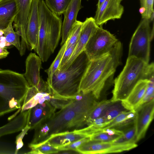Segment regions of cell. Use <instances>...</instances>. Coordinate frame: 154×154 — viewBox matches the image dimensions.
I'll return each instance as SVG.
<instances>
[{"mask_svg":"<svg viewBox=\"0 0 154 154\" xmlns=\"http://www.w3.org/2000/svg\"><path fill=\"white\" fill-rule=\"evenodd\" d=\"M96 99L91 92L83 94L81 100L74 99L67 106L55 112L34 129L29 147L36 148L52 135L79 129L87 125L89 115L97 102Z\"/></svg>","mask_w":154,"mask_h":154,"instance_id":"1","label":"cell"},{"mask_svg":"<svg viewBox=\"0 0 154 154\" xmlns=\"http://www.w3.org/2000/svg\"><path fill=\"white\" fill-rule=\"evenodd\" d=\"M122 45L118 41L107 53L90 61L82 80L80 90L84 94L91 92L98 99L107 81L120 65Z\"/></svg>","mask_w":154,"mask_h":154,"instance_id":"2","label":"cell"},{"mask_svg":"<svg viewBox=\"0 0 154 154\" xmlns=\"http://www.w3.org/2000/svg\"><path fill=\"white\" fill-rule=\"evenodd\" d=\"M90 61L84 51L66 69L57 70L49 86L53 97L75 99L81 93V82Z\"/></svg>","mask_w":154,"mask_h":154,"instance_id":"3","label":"cell"},{"mask_svg":"<svg viewBox=\"0 0 154 154\" xmlns=\"http://www.w3.org/2000/svg\"><path fill=\"white\" fill-rule=\"evenodd\" d=\"M23 74L0 69V116L20 109L30 87Z\"/></svg>","mask_w":154,"mask_h":154,"instance_id":"4","label":"cell"},{"mask_svg":"<svg viewBox=\"0 0 154 154\" xmlns=\"http://www.w3.org/2000/svg\"><path fill=\"white\" fill-rule=\"evenodd\" d=\"M154 71L153 63H147L135 57H128L122 70L114 80L111 101L125 99L140 81L149 80Z\"/></svg>","mask_w":154,"mask_h":154,"instance_id":"5","label":"cell"},{"mask_svg":"<svg viewBox=\"0 0 154 154\" xmlns=\"http://www.w3.org/2000/svg\"><path fill=\"white\" fill-rule=\"evenodd\" d=\"M149 19L141 21L131 38L128 57H133L149 63L150 42L154 35V26L151 27Z\"/></svg>","mask_w":154,"mask_h":154,"instance_id":"6","label":"cell"},{"mask_svg":"<svg viewBox=\"0 0 154 154\" xmlns=\"http://www.w3.org/2000/svg\"><path fill=\"white\" fill-rule=\"evenodd\" d=\"M109 31L99 26L89 39L84 51L90 60L109 52L118 41Z\"/></svg>","mask_w":154,"mask_h":154,"instance_id":"7","label":"cell"},{"mask_svg":"<svg viewBox=\"0 0 154 154\" xmlns=\"http://www.w3.org/2000/svg\"><path fill=\"white\" fill-rule=\"evenodd\" d=\"M137 146L136 143L120 144L90 140L77 147L75 151L86 154L116 153L128 151Z\"/></svg>","mask_w":154,"mask_h":154,"instance_id":"8","label":"cell"},{"mask_svg":"<svg viewBox=\"0 0 154 154\" xmlns=\"http://www.w3.org/2000/svg\"><path fill=\"white\" fill-rule=\"evenodd\" d=\"M135 111L134 123L136 128L135 141L137 143L144 137L153 119L154 99L142 105Z\"/></svg>","mask_w":154,"mask_h":154,"instance_id":"9","label":"cell"},{"mask_svg":"<svg viewBox=\"0 0 154 154\" xmlns=\"http://www.w3.org/2000/svg\"><path fill=\"white\" fill-rule=\"evenodd\" d=\"M15 3L16 14L13 23V27L21 37V47H28L26 31V23L33 0H14Z\"/></svg>","mask_w":154,"mask_h":154,"instance_id":"10","label":"cell"},{"mask_svg":"<svg viewBox=\"0 0 154 154\" xmlns=\"http://www.w3.org/2000/svg\"><path fill=\"white\" fill-rule=\"evenodd\" d=\"M99 27L93 17H87L83 23L79 36L73 53L66 63L57 70L62 71L67 68L83 51L91 36Z\"/></svg>","mask_w":154,"mask_h":154,"instance_id":"11","label":"cell"},{"mask_svg":"<svg viewBox=\"0 0 154 154\" xmlns=\"http://www.w3.org/2000/svg\"><path fill=\"white\" fill-rule=\"evenodd\" d=\"M62 19L48 8L47 14V42L48 54L49 57L57 47L61 36Z\"/></svg>","mask_w":154,"mask_h":154,"instance_id":"12","label":"cell"},{"mask_svg":"<svg viewBox=\"0 0 154 154\" xmlns=\"http://www.w3.org/2000/svg\"><path fill=\"white\" fill-rule=\"evenodd\" d=\"M122 0H106L97 9L94 17L97 24L101 26L109 20L121 18L124 11Z\"/></svg>","mask_w":154,"mask_h":154,"instance_id":"13","label":"cell"},{"mask_svg":"<svg viewBox=\"0 0 154 154\" xmlns=\"http://www.w3.org/2000/svg\"><path fill=\"white\" fill-rule=\"evenodd\" d=\"M40 0H33L27 20L26 36L30 50L35 51L38 45L39 28L38 3Z\"/></svg>","mask_w":154,"mask_h":154,"instance_id":"14","label":"cell"},{"mask_svg":"<svg viewBox=\"0 0 154 154\" xmlns=\"http://www.w3.org/2000/svg\"><path fill=\"white\" fill-rule=\"evenodd\" d=\"M90 136L89 129L87 127L52 135L43 144L47 143L59 150L66 146Z\"/></svg>","mask_w":154,"mask_h":154,"instance_id":"15","label":"cell"},{"mask_svg":"<svg viewBox=\"0 0 154 154\" xmlns=\"http://www.w3.org/2000/svg\"><path fill=\"white\" fill-rule=\"evenodd\" d=\"M48 7L45 1L40 0L38 3L39 28L38 43L35 52L43 62L46 61L49 57L47 49V14Z\"/></svg>","mask_w":154,"mask_h":154,"instance_id":"16","label":"cell"},{"mask_svg":"<svg viewBox=\"0 0 154 154\" xmlns=\"http://www.w3.org/2000/svg\"><path fill=\"white\" fill-rule=\"evenodd\" d=\"M82 0H72L63 14L64 18L62 23L61 36L62 45L66 42L72 28L76 22L79 11L82 8Z\"/></svg>","mask_w":154,"mask_h":154,"instance_id":"17","label":"cell"},{"mask_svg":"<svg viewBox=\"0 0 154 154\" xmlns=\"http://www.w3.org/2000/svg\"><path fill=\"white\" fill-rule=\"evenodd\" d=\"M56 109L47 101L38 103L31 108L28 123L30 129H35L50 118L55 112Z\"/></svg>","mask_w":154,"mask_h":154,"instance_id":"18","label":"cell"},{"mask_svg":"<svg viewBox=\"0 0 154 154\" xmlns=\"http://www.w3.org/2000/svg\"><path fill=\"white\" fill-rule=\"evenodd\" d=\"M42 60L35 53H30L25 61L26 71L23 74L30 86L36 87L40 78V71L42 67Z\"/></svg>","mask_w":154,"mask_h":154,"instance_id":"19","label":"cell"},{"mask_svg":"<svg viewBox=\"0 0 154 154\" xmlns=\"http://www.w3.org/2000/svg\"><path fill=\"white\" fill-rule=\"evenodd\" d=\"M149 82L148 79L140 81L126 98L121 101L125 108L129 111H132L137 108L143 98Z\"/></svg>","mask_w":154,"mask_h":154,"instance_id":"20","label":"cell"},{"mask_svg":"<svg viewBox=\"0 0 154 154\" xmlns=\"http://www.w3.org/2000/svg\"><path fill=\"white\" fill-rule=\"evenodd\" d=\"M31 109L20 112L9 122L0 127V137L21 131L28 124Z\"/></svg>","mask_w":154,"mask_h":154,"instance_id":"21","label":"cell"},{"mask_svg":"<svg viewBox=\"0 0 154 154\" xmlns=\"http://www.w3.org/2000/svg\"><path fill=\"white\" fill-rule=\"evenodd\" d=\"M16 14V6L14 0H3L0 2V30L13 23Z\"/></svg>","mask_w":154,"mask_h":154,"instance_id":"22","label":"cell"},{"mask_svg":"<svg viewBox=\"0 0 154 154\" xmlns=\"http://www.w3.org/2000/svg\"><path fill=\"white\" fill-rule=\"evenodd\" d=\"M128 111L122 105L121 101L112 102L103 111L101 116L107 122L112 120L121 113Z\"/></svg>","mask_w":154,"mask_h":154,"instance_id":"23","label":"cell"},{"mask_svg":"<svg viewBox=\"0 0 154 154\" xmlns=\"http://www.w3.org/2000/svg\"><path fill=\"white\" fill-rule=\"evenodd\" d=\"M72 0H45L48 8L53 13L60 16L63 14Z\"/></svg>","mask_w":154,"mask_h":154,"instance_id":"24","label":"cell"},{"mask_svg":"<svg viewBox=\"0 0 154 154\" xmlns=\"http://www.w3.org/2000/svg\"><path fill=\"white\" fill-rule=\"evenodd\" d=\"M13 23H10L8 26L3 30V34L6 42L10 45H13L19 51L21 42L20 35L14 30Z\"/></svg>","mask_w":154,"mask_h":154,"instance_id":"25","label":"cell"},{"mask_svg":"<svg viewBox=\"0 0 154 154\" xmlns=\"http://www.w3.org/2000/svg\"><path fill=\"white\" fill-rule=\"evenodd\" d=\"M66 42L62 45L56 57L51 65L49 68L45 70L47 73L48 77L47 82L49 86L51 85L53 75L56 70L59 68L62 57L66 49Z\"/></svg>","mask_w":154,"mask_h":154,"instance_id":"26","label":"cell"},{"mask_svg":"<svg viewBox=\"0 0 154 154\" xmlns=\"http://www.w3.org/2000/svg\"><path fill=\"white\" fill-rule=\"evenodd\" d=\"M122 131L123 134L113 142L120 144L136 143L135 141L136 128L134 122Z\"/></svg>","mask_w":154,"mask_h":154,"instance_id":"27","label":"cell"},{"mask_svg":"<svg viewBox=\"0 0 154 154\" xmlns=\"http://www.w3.org/2000/svg\"><path fill=\"white\" fill-rule=\"evenodd\" d=\"M110 100H103L97 102L90 113L87 121L88 125L94 120L100 117L105 109L111 103Z\"/></svg>","mask_w":154,"mask_h":154,"instance_id":"28","label":"cell"},{"mask_svg":"<svg viewBox=\"0 0 154 154\" xmlns=\"http://www.w3.org/2000/svg\"><path fill=\"white\" fill-rule=\"evenodd\" d=\"M83 22L77 20L66 41V49L76 44L80 33Z\"/></svg>","mask_w":154,"mask_h":154,"instance_id":"29","label":"cell"},{"mask_svg":"<svg viewBox=\"0 0 154 154\" xmlns=\"http://www.w3.org/2000/svg\"><path fill=\"white\" fill-rule=\"evenodd\" d=\"M121 136L111 135L104 132L103 129L96 130L90 137V140L103 142H112Z\"/></svg>","mask_w":154,"mask_h":154,"instance_id":"30","label":"cell"},{"mask_svg":"<svg viewBox=\"0 0 154 154\" xmlns=\"http://www.w3.org/2000/svg\"><path fill=\"white\" fill-rule=\"evenodd\" d=\"M149 80L144 95L137 108L154 99V75H152Z\"/></svg>","mask_w":154,"mask_h":154,"instance_id":"31","label":"cell"},{"mask_svg":"<svg viewBox=\"0 0 154 154\" xmlns=\"http://www.w3.org/2000/svg\"><path fill=\"white\" fill-rule=\"evenodd\" d=\"M59 150L47 143H46L37 147L31 149L28 154H52L57 153Z\"/></svg>","mask_w":154,"mask_h":154,"instance_id":"32","label":"cell"},{"mask_svg":"<svg viewBox=\"0 0 154 154\" xmlns=\"http://www.w3.org/2000/svg\"><path fill=\"white\" fill-rule=\"evenodd\" d=\"M74 99L55 98L53 97V96L52 98L48 102L56 109H61L70 103Z\"/></svg>","mask_w":154,"mask_h":154,"instance_id":"33","label":"cell"},{"mask_svg":"<svg viewBox=\"0 0 154 154\" xmlns=\"http://www.w3.org/2000/svg\"><path fill=\"white\" fill-rule=\"evenodd\" d=\"M29 129H30V127L27 124L22 129V131L17 136L15 141L16 147L14 153L15 154H17L19 150L23 146V143L22 140Z\"/></svg>","mask_w":154,"mask_h":154,"instance_id":"34","label":"cell"},{"mask_svg":"<svg viewBox=\"0 0 154 154\" xmlns=\"http://www.w3.org/2000/svg\"><path fill=\"white\" fill-rule=\"evenodd\" d=\"M90 140V137H88L75 141L66 146L59 150V151L64 150H72L75 151L76 148L82 144Z\"/></svg>","mask_w":154,"mask_h":154,"instance_id":"35","label":"cell"},{"mask_svg":"<svg viewBox=\"0 0 154 154\" xmlns=\"http://www.w3.org/2000/svg\"><path fill=\"white\" fill-rule=\"evenodd\" d=\"M76 44L70 46L65 49L62 57L60 66L58 69L63 66L68 61L73 53Z\"/></svg>","mask_w":154,"mask_h":154,"instance_id":"36","label":"cell"},{"mask_svg":"<svg viewBox=\"0 0 154 154\" xmlns=\"http://www.w3.org/2000/svg\"><path fill=\"white\" fill-rule=\"evenodd\" d=\"M38 92H45L49 93L51 95V91L48 83L45 82L40 77L39 82L35 87Z\"/></svg>","mask_w":154,"mask_h":154,"instance_id":"37","label":"cell"},{"mask_svg":"<svg viewBox=\"0 0 154 154\" xmlns=\"http://www.w3.org/2000/svg\"><path fill=\"white\" fill-rule=\"evenodd\" d=\"M38 92L35 86H30L25 96L23 104L28 101Z\"/></svg>","mask_w":154,"mask_h":154,"instance_id":"38","label":"cell"},{"mask_svg":"<svg viewBox=\"0 0 154 154\" xmlns=\"http://www.w3.org/2000/svg\"><path fill=\"white\" fill-rule=\"evenodd\" d=\"M9 52L5 48L0 46V59L7 57Z\"/></svg>","mask_w":154,"mask_h":154,"instance_id":"39","label":"cell"},{"mask_svg":"<svg viewBox=\"0 0 154 154\" xmlns=\"http://www.w3.org/2000/svg\"><path fill=\"white\" fill-rule=\"evenodd\" d=\"M106 0H98V3L97 5V8H99L101 5L106 1Z\"/></svg>","mask_w":154,"mask_h":154,"instance_id":"40","label":"cell"},{"mask_svg":"<svg viewBox=\"0 0 154 154\" xmlns=\"http://www.w3.org/2000/svg\"><path fill=\"white\" fill-rule=\"evenodd\" d=\"M44 97L38 99V103L41 104L43 103L45 101H46V99Z\"/></svg>","mask_w":154,"mask_h":154,"instance_id":"41","label":"cell"},{"mask_svg":"<svg viewBox=\"0 0 154 154\" xmlns=\"http://www.w3.org/2000/svg\"><path fill=\"white\" fill-rule=\"evenodd\" d=\"M140 7H141L143 5L144 0H140Z\"/></svg>","mask_w":154,"mask_h":154,"instance_id":"42","label":"cell"},{"mask_svg":"<svg viewBox=\"0 0 154 154\" xmlns=\"http://www.w3.org/2000/svg\"><path fill=\"white\" fill-rule=\"evenodd\" d=\"M3 0H0V2H2V1Z\"/></svg>","mask_w":154,"mask_h":154,"instance_id":"43","label":"cell"}]
</instances>
